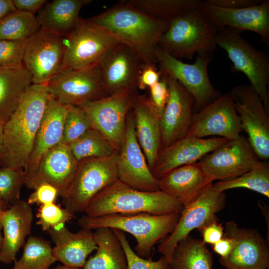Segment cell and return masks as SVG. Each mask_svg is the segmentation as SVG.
<instances>
[{"mask_svg":"<svg viewBox=\"0 0 269 269\" xmlns=\"http://www.w3.org/2000/svg\"><path fill=\"white\" fill-rule=\"evenodd\" d=\"M88 19L103 28L119 42L132 48L143 65L157 64V43L169 21L151 17L125 0Z\"/></svg>","mask_w":269,"mask_h":269,"instance_id":"6da1fadb","label":"cell"},{"mask_svg":"<svg viewBox=\"0 0 269 269\" xmlns=\"http://www.w3.org/2000/svg\"><path fill=\"white\" fill-rule=\"evenodd\" d=\"M50 97L47 84H32L4 124L3 167L24 170Z\"/></svg>","mask_w":269,"mask_h":269,"instance_id":"7a4b0ae2","label":"cell"},{"mask_svg":"<svg viewBox=\"0 0 269 269\" xmlns=\"http://www.w3.org/2000/svg\"><path fill=\"white\" fill-rule=\"evenodd\" d=\"M183 208L180 201L160 190L140 191L118 179L97 193L84 212L89 217L141 213L163 215L181 212Z\"/></svg>","mask_w":269,"mask_h":269,"instance_id":"3957f363","label":"cell"},{"mask_svg":"<svg viewBox=\"0 0 269 269\" xmlns=\"http://www.w3.org/2000/svg\"><path fill=\"white\" fill-rule=\"evenodd\" d=\"M181 212L163 215L144 213L110 214L97 217L84 215L79 218L78 223L81 228L90 230L109 228L129 233L136 241L135 253L147 259L155 244L174 230Z\"/></svg>","mask_w":269,"mask_h":269,"instance_id":"277c9868","label":"cell"},{"mask_svg":"<svg viewBox=\"0 0 269 269\" xmlns=\"http://www.w3.org/2000/svg\"><path fill=\"white\" fill-rule=\"evenodd\" d=\"M217 33L200 6L169 21L157 47L176 59L191 60L195 54L213 53Z\"/></svg>","mask_w":269,"mask_h":269,"instance_id":"5b68a950","label":"cell"},{"mask_svg":"<svg viewBox=\"0 0 269 269\" xmlns=\"http://www.w3.org/2000/svg\"><path fill=\"white\" fill-rule=\"evenodd\" d=\"M216 44L223 50L233 63L231 70L242 72L259 95L269 112V57L256 49L241 35V32L228 27L217 31Z\"/></svg>","mask_w":269,"mask_h":269,"instance_id":"8992f818","label":"cell"},{"mask_svg":"<svg viewBox=\"0 0 269 269\" xmlns=\"http://www.w3.org/2000/svg\"><path fill=\"white\" fill-rule=\"evenodd\" d=\"M119 42L88 18H79L65 37L63 69H84L99 64L106 52Z\"/></svg>","mask_w":269,"mask_h":269,"instance_id":"52a82bcc","label":"cell"},{"mask_svg":"<svg viewBox=\"0 0 269 269\" xmlns=\"http://www.w3.org/2000/svg\"><path fill=\"white\" fill-rule=\"evenodd\" d=\"M118 154L106 158H87L78 161L72 184L66 196L61 198L65 208L74 214L84 212L97 193L118 180Z\"/></svg>","mask_w":269,"mask_h":269,"instance_id":"ba28073f","label":"cell"},{"mask_svg":"<svg viewBox=\"0 0 269 269\" xmlns=\"http://www.w3.org/2000/svg\"><path fill=\"white\" fill-rule=\"evenodd\" d=\"M156 54L161 74L175 79L192 95L196 112L220 96L208 72L212 53L197 54L192 64L176 59L158 47Z\"/></svg>","mask_w":269,"mask_h":269,"instance_id":"9c48e42d","label":"cell"},{"mask_svg":"<svg viewBox=\"0 0 269 269\" xmlns=\"http://www.w3.org/2000/svg\"><path fill=\"white\" fill-rule=\"evenodd\" d=\"M135 91L126 90L79 106L92 128L100 132L119 150L125 139L127 118Z\"/></svg>","mask_w":269,"mask_h":269,"instance_id":"30bf717a","label":"cell"},{"mask_svg":"<svg viewBox=\"0 0 269 269\" xmlns=\"http://www.w3.org/2000/svg\"><path fill=\"white\" fill-rule=\"evenodd\" d=\"M243 131L258 158H269V112L250 85H237L230 93Z\"/></svg>","mask_w":269,"mask_h":269,"instance_id":"8fae6325","label":"cell"},{"mask_svg":"<svg viewBox=\"0 0 269 269\" xmlns=\"http://www.w3.org/2000/svg\"><path fill=\"white\" fill-rule=\"evenodd\" d=\"M225 200L224 192L217 191L212 184L196 200L184 207L175 229L158 247V252L169 263L178 243L192 230L197 229L200 231L218 220L216 215L223 209Z\"/></svg>","mask_w":269,"mask_h":269,"instance_id":"7c38bea8","label":"cell"},{"mask_svg":"<svg viewBox=\"0 0 269 269\" xmlns=\"http://www.w3.org/2000/svg\"><path fill=\"white\" fill-rule=\"evenodd\" d=\"M47 86L53 98L69 106H79L108 96L98 65L84 69H61Z\"/></svg>","mask_w":269,"mask_h":269,"instance_id":"4fadbf2b","label":"cell"},{"mask_svg":"<svg viewBox=\"0 0 269 269\" xmlns=\"http://www.w3.org/2000/svg\"><path fill=\"white\" fill-rule=\"evenodd\" d=\"M65 37L40 29L26 42L23 65L33 84H47L62 67Z\"/></svg>","mask_w":269,"mask_h":269,"instance_id":"5bb4252c","label":"cell"},{"mask_svg":"<svg viewBox=\"0 0 269 269\" xmlns=\"http://www.w3.org/2000/svg\"><path fill=\"white\" fill-rule=\"evenodd\" d=\"M118 179L129 186L143 191L159 190V179L153 175L136 137L133 113L127 118L125 139L117 162Z\"/></svg>","mask_w":269,"mask_h":269,"instance_id":"9a60e30c","label":"cell"},{"mask_svg":"<svg viewBox=\"0 0 269 269\" xmlns=\"http://www.w3.org/2000/svg\"><path fill=\"white\" fill-rule=\"evenodd\" d=\"M259 161L248 138L241 135L229 140L198 162L214 179H235L251 170Z\"/></svg>","mask_w":269,"mask_h":269,"instance_id":"2e32d148","label":"cell"},{"mask_svg":"<svg viewBox=\"0 0 269 269\" xmlns=\"http://www.w3.org/2000/svg\"><path fill=\"white\" fill-rule=\"evenodd\" d=\"M242 131L240 118L229 93L220 96L194 113L187 134L199 138L216 135L234 140L241 136Z\"/></svg>","mask_w":269,"mask_h":269,"instance_id":"e0dca14e","label":"cell"},{"mask_svg":"<svg viewBox=\"0 0 269 269\" xmlns=\"http://www.w3.org/2000/svg\"><path fill=\"white\" fill-rule=\"evenodd\" d=\"M142 65L137 54L124 44L119 43L109 49L98 64L107 95L126 90L135 91Z\"/></svg>","mask_w":269,"mask_h":269,"instance_id":"ac0fdd59","label":"cell"},{"mask_svg":"<svg viewBox=\"0 0 269 269\" xmlns=\"http://www.w3.org/2000/svg\"><path fill=\"white\" fill-rule=\"evenodd\" d=\"M224 236L234 239L231 253L220 258L219 262L227 269H267L269 266L268 243L258 231L240 228L234 221L225 224Z\"/></svg>","mask_w":269,"mask_h":269,"instance_id":"d6986e66","label":"cell"},{"mask_svg":"<svg viewBox=\"0 0 269 269\" xmlns=\"http://www.w3.org/2000/svg\"><path fill=\"white\" fill-rule=\"evenodd\" d=\"M200 8L209 21L218 30L228 27L240 32L250 31L259 35L269 45V0L254 6L228 9L215 7L202 1Z\"/></svg>","mask_w":269,"mask_h":269,"instance_id":"ffe728a7","label":"cell"},{"mask_svg":"<svg viewBox=\"0 0 269 269\" xmlns=\"http://www.w3.org/2000/svg\"><path fill=\"white\" fill-rule=\"evenodd\" d=\"M78 165L69 145L61 143L44 154L36 171L26 178L25 185L34 189L41 183H48L58 189L63 198L72 184Z\"/></svg>","mask_w":269,"mask_h":269,"instance_id":"44dd1931","label":"cell"},{"mask_svg":"<svg viewBox=\"0 0 269 269\" xmlns=\"http://www.w3.org/2000/svg\"><path fill=\"white\" fill-rule=\"evenodd\" d=\"M165 76L169 96L160 117L161 149L187 134L194 114L192 95L175 79Z\"/></svg>","mask_w":269,"mask_h":269,"instance_id":"7402d4cb","label":"cell"},{"mask_svg":"<svg viewBox=\"0 0 269 269\" xmlns=\"http://www.w3.org/2000/svg\"><path fill=\"white\" fill-rule=\"evenodd\" d=\"M229 139L221 137L199 138L186 134L160 149L152 173L159 179L178 167L196 162Z\"/></svg>","mask_w":269,"mask_h":269,"instance_id":"603a6c76","label":"cell"},{"mask_svg":"<svg viewBox=\"0 0 269 269\" xmlns=\"http://www.w3.org/2000/svg\"><path fill=\"white\" fill-rule=\"evenodd\" d=\"M198 162L175 168L159 179V190L178 200L184 207L196 200L214 181Z\"/></svg>","mask_w":269,"mask_h":269,"instance_id":"cb8c5ba5","label":"cell"},{"mask_svg":"<svg viewBox=\"0 0 269 269\" xmlns=\"http://www.w3.org/2000/svg\"><path fill=\"white\" fill-rule=\"evenodd\" d=\"M69 106L58 101L51 95L24 169L26 177L36 171L42 158L48 151L62 143L64 121Z\"/></svg>","mask_w":269,"mask_h":269,"instance_id":"d4e9b609","label":"cell"},{"mask_svg":"<svg viewBox=\"0 0 269 269\" xmlns=\"http://www.w3.org/2000/svg\"><path fill=\"white\" fill-rule=\"evenodd\" d=\"M131 110L136 139L152 172L161 148L160 115L144 95L136 94Z\"/></svg>","mask_w":269,"mask_h":269,"instance_id":"484cf974","label":"cell"},{"mask_svg":"<svg viewBox=\"0 0 269 269\" xmlns=\"http://www.w3.org/2000/svg\"><path fill=\"white\" fill-rule=\"evenodd\" d=\"M47 232L55 244L54 257L64 266L83 268L88 256L97 249L94 232L87 229L73 233L62 224Z\"/></svg>","mask_w":269,"mask_h":269,"instance_id":"4316f807","label":"cell"},{"mask_svg":"<svg viewBox=\"0 0 269 269\" xmlns=\"http://www.w3.org/2000/svg\"><path fill=\"white\" fill-rule=\"evenodd\" d=\"M33 215L31 205L20 199L3 213L2 243L0 250V262L10 264L23 247L31 233Z\"/></svg>","mask_w":269,"mask_h":269,"instance_id":"83f0119b","label":"cell"},{"mask_svg":"<svg viewBox=\"0 0 269 269\" xmlns=\"http://www.w3.org/2000/svg\"><path fill=\"white\" fill-rule=\"evenodd\" d=\"M89 0H54L48 4L38 16L41 29L64 37L75 27L81 7Z\"/></svg>","mask_w":269,"mask_h":269,"instance_id":"f1b7e54d","label":"cell"},{"mask_svg":"<svg viewBox=\"0 0 269 269\" xmlns=\"http://www.w3.org/2000/svg\"><path fill=\"white\" fill-rule=\"evenodd\" d=\"M32 84V76L24 65L19 69H0V122L6 123Z\"/></svg>","mask_w":269,"mask_h":269,"instance_id":"f546056e","label":"cell"},{"mask_svg":"<svg viewBox=\"0 0 269 269\" xmlns=\"http://www.w3.org/2000/svg\"><path fill=\"white\" fill-rule=\"evenodd\" d=\"M94 236L97 251L86 261L83 269H128L124 250L112 229L99 228Z\"/></svg>","mask_w":269,"mask_h":269,"instance_id":"4dcf8cb0","label":"cell"},{"mask_svg":"<svg viewBox=\"0 0 269 269\" xmlns=\"http://www.w3.org/2000/svg\"><path fill=\"white\" fill-rule=\"evenodd\" d=\"M169 264L172 269H213L212 254L202 240L189 235L174 249Z\"/></svg>","mask_w":269,"mask_h":269,"instance_id":"1f68e13d","label":"cell"},{"mask_svg":"<svg viewBox=\"0 0 269 269\" xmlns=\"http://www.w3.org/2000/svg\"><path fill=\"white\" fill-rule=\"evenodd\" d=\"M144 14L155 19L169 21L188 11L199 7L200 0H125Z\"/></svg>","mask_w":269,"mask_h":269,"instance_id":"d6a6232c","label":"cell"},{"mask_svg":"<svg viewBox=\"0 0 269 269\" xmlns=\"http://www.w3.org/2000/svg\"><path fill=\"white\" fill-rule=\"evenodd\" d=\"M56 260L49 241L37 236H30L24 245L22 254L14 261L11 269H49Z\"/></svg>","mask_w":269,"mask_h":269,"instance_id":"836d02e7","label":"cell"},{"mask_svg":"<svg viewBox=\"0 0 269 269\" xmlns=\"http://www.w3.org/2000/svg\"><path fill=\"white\" fill-rule=\"evenodd\" d=\"M213 186L221 192L233 188H247L269 198V163L259 160L250 171L235 179L213 184Z\"/></svg>","mask_w":269,"mask_h":269,"instance_id":"e575fe53","label":"cell"},{"mask_svg":"<svg viewBox=\"0 0 269 269\" xmlns=\"http://www.w3.org/2000/svg\"><path fill=\"white\" fill-rule=\"evenodd\" d=\"M40 29L38 17L34 14L17 10L0 22V40H27Z\"/></svg>","mask_w":269,"mask_h":269,"instance_id":"d590c367","label":"cell"},{"mask_svg":"<svg viewBox=\"0 0 269 269\" xmlns=\"http://www.w3.org/2000/svg\"><path fill=\"white\" fill-rule=\"evenodd\" d=\"M69 145L78 161L90 157L106 158L119 152L100 132L92 128Z\"/></svg>","mask_w":269,"mask_h":269,"instance_id":"8d00e7d4","label":"cell"},{"mask_svg":"<svg viewBox=\"0 0 269 269\" xmlns=\"http://www.w3.org/2000/svg\"><path fill=\"white\" fill-rule=\"evenodd\" d=\"M26 177L23 169L3 167L0 169V198L8 208L20 199V192Z\"/></svg>","mask_w":269,"mask_h":269,"instance_id":"74e56055","label":"cell"},{"mask_svg":"<svg viewBox=\"0 0 269 269\" xmlns=\"http://www.w3.org/2000/svg\"><path fill=\"white\" fill-rule=\"evenodd\" d=\"M91 128L90 122L83 109L69 106L64 121L62 143L70 144Z\"/></svg>","mask_w":269,"mask_h":269,"instance_id":"f35d334b","label":"cell"},{"mask_svg":"<svg viewBox=\"0 0 269 269\" xmlns=\"http://www.w3.org/2000/svg\"><path fill=\"white\" fill-rule=\"evenodd\" d=\"M36 217L38 219L36 224L43 231L47 232L59 225H65L75 218V214L65 207L62 208L55 203H52L40 206Z\"/></svg>","mask_w":269,"mask_h":269,"instance_id":"ab89813d","label":"cell"},{"mask_svg":"<svg viewBox=\"0 0 269 269\" xmlns=\"http://www.w3.org/2000/svg\"><path fill=\"white\" fill-rule=\"evenodd\" d=\"M112 230L124 250L128 269H172L164 257L157 261H153L151 259H144L138 256L131 248L124 232L117 229Z\"/></svg>","mask_w":269,"mask_h":269,"instance_id":"60d3db41","label":"cell"},{"mask_svg":"<svg viewBox=\"0 0 269 269\" xmlns=\"http://www.w3.org/2000/svg\"><path fill=\"white\" fill-rule=\"evenodd\" d=\"M27 40H0V69H19L24 65L23 55Z\"/></svg>","mask_w":269,"mask_h":269,"instance_id":"b9f144b4","label":"cell"},{"mask_svg":"<svg viewBox=\"0 0 269 269\" xmlns=\"http://www.w3.org/2000/svg\"><path fill=\"white\" fill-rule=\"evenodd\" d=\"M149 89L150 97L148 99L161 117L169 96L167 77L161 74L160 80Z\"/></svg>","mask_w":269,"mask_h":269,"instance_id":"7bdbcfd3","label":"cell"},{"mask_svg":"<svg viewBox=\"0 0 269 269\" xmlns=\"http://www.w3.org/2000/svg\"><path fill=\"white\" fill-rule=\"evenodd\" d=\"M30 194L26 201L29 205H42L55 203L59 196L58 189L52 185L43 182L38 184Z\"/></svg>","mask_w":269,"mask_h":269,"instance_id":"ee69618b","label":"cell"},{"mask_svg":"<svg viewBox=\"0 0 269 269\" xmlns=\"http://www.w3.org/2000/svg\"><path fill=\"white\" fill-rule=\"evenodd\" d=\"M161 77V73L155 65H142L137 81V88L144 90L149 88L157 82Z\"/></svg>","mask_w":269,"mask_h":269,"instance_id":"f6af8a7d","label":"cell"},{"mask_svg":"<svg viewBox=\"0 0 269 269\" xmlns=\"http://www.w3.org/2000/svg\"><path fill=\"white\" fill-rule=\"evenodd\" d=\"M224 229L222 224L217 221L210 223L200 231L203 237L202 241L213 245L224 237Z\"/></svg>","mask_w":269,"mask_h":269,"instance_id":"bcb514c9","label":"cell"},{"mask_svg":"<svg viewBox=\"0 0 269 269\" xmlns=\"http://www.w3.org/2000/svg\"><path fill=\"white\" fill-rule=\"evenodd\" d=\"M261 0H205L203 2L208 5L228 9H239L248 7L260 3Z\"/></svg>","mask_w":269,"mask_h":269,"instance_id":"7dc6e473","label":"cell"},{"mask_svg":"<svg viewBox=\"0 0 269 269\" xmlns=\"http://www.w3.org/2000/svg\"><path fill=\"white\" fill-rule=\"evenodd\" d=\"M16 9L34 14L46 3L45 0H12Z\"/></svg>","mask_w":269,"mask_h":269,"instance_id":"c3c4849f","label":"cell"},{"mask_svg":"<svg viewBox=\"0 0 269 269\" xmlns=\"http://www.w3.org/2000/svg\"><path fill=\"white\" fill-rule=\"evenodd\" d=\"M234 239L224 236L218 242L213 245V251L220 256V258L227 257L234 248Z\"/></svg>","mask_w":269,"mask_h":269,"instance_id":"681fc988","label":"cell"},{"mask_svg":"<svg viewBox=\"0 0 269 269\" xmlns=\"http://www.w3.org/2000/svg\"><path fill=\"white\" fill-rule=\"evenodd\" d=\"M16 10L12 0H0V22Z\"/></svg>","mask_w":269,"mask_h":269,"instance_id":"f907efd6","label":"cell"},{"mask_svg":"<svg viewBox=\"0 0 269 269\" xmlns=\"http://www.w3.org/2000/svg\"><path fill=\"white\" fill-rule=\"evenodd\" d=\"M8 207L4 203V202L0 198V250L1 249L2 243V236L1 235V229H2V216L3 212L7 209Z\"/></svg>","mask_w":269,"mask_h":269,"instance_id":"816d5d0a","label":"cell"},{"mask_svg":"<svg viewBox=\"0 0 269 269\" xmlns=\"http://www.w3.org/2000/svg\"><path fill=\"white\" fill-rule=\"evenodd\" d=\"M4 124L0 121V159H1L3 150V128Z\"/></svg>","mask_w":269,"mask_h":269,"instance_id":"f5cc1de1","label":"cell"},{"mask_svg":"<svg viewBox=\"0 0 269 269\" xmlns=\"http://www.w3.org/2000/svg\"><path fill=\"white\" fill-rule=\"evenodd\" d=\"M49 269H83V268H73V267H69L66 266H58L55 268H51Z\"/></svg>","mask_w":269,"mask_h":269,"instance_id":"db71d44e","label":"cell"}]
</instances>
